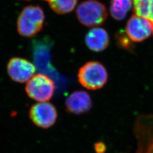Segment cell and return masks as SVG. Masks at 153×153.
Returning a JSON list of instances; mask_svg holds the SVG:
<instances>
[{"mask_svg": "<svg viewBox=\"0 0 153 153\" xmlns=\"http://www.w3.org/2000/svg\"><path fill=\"white\" fill-rule=\"evenodd\" d=\"M76 16L79 22L88 27L103 24L107 18L105 6L97 0H87L78 6Z\"/></svg>", "mask_w": 153, "mask_h": 153, "instance_id": "7a4b0ae2", "label": "cell"}, {"mask_svg": "<svg viewBox=\"0 0 153 153\" xmlns=\"http://www.w3.org/2000/svg\"><path fill=\"white\" fill-rule=\"evenodd\" d=\"M136 153H153V115L140 116L134 125Z\"/></svg>", "mask_w": 153, "mask_h": 153, "instance_id": "5b68a950", "label": "cell"}, {"mask_svg": "<svg viewBox=\"0 0 153 153\" xmlns=\"http://www.w3.org/2000/svg\"><path fill=\"white\" fill-rule=\"evenodd\" d=\"M92 104L91 97L84 91H76L71 93L66 100L67 111L76 115L88 112L91 108Z\"/></svg>", "mask_w": 153, "mask_h": 153, "instance_id": "9c48e42d", "label": "cell"}, {"mask_svg": "<svg viewBox=\"0 0 153 153\" xmlns=\"http://www.w3.org/2000/svg\"><path fill=\"white\" fill-rule=\"evenodd\" d=\"M85 42L89 49L95 52H100L108 45V34L103 28H94L87 33Z\"/></svg>", "mask_w": 153, "mask_h": 153, "instance_id": "30bf717a", "label": "cell"}, {"mask_svg": "<svg viewBox=\"0 0 153 153\" xmlns=\"http://www.w3.org/2000/svg\"><path fill=\"white\" fill-rule=\"evenodd\" d=\"M45 1H48V0H45Z\"/></svg>", "mask_w": 153, "mask_h": 153, "instance_id": "9a60e30c", "label": "cell"}, {"mask_svg": "<svg viewBox=\"0 0 153 153\" xmlns=\"http://www.w3.org/2000/svg\"><path fill=\"white\" fill-rule=\"evenodd\" d=\"M96 150L97 151V152L99 153H102L103 152V150H105L104 145L102 143H98V145H97V146L96 148Z\"/></svg>", "mask_w": 153, "mask_h": 153, "instance_id": "5bb4252c", "label": "cell"}, {"mask_svg": "<svg viewBox=\"0 0 153 153\" xmlns=\"http://www.w3.org/2000/svg\"><path fill=\"white\" fill-rule=\"evenodd\" d=\"M7 73L14 81L19 83L27 82L33 76L36 68L30 61L19 57H14L9 61Z\"/></svg>", "mask_w": 153, "mask_h": 153, "instance_id": "ba28073f", "label": "cell"}, {"mask_svg": "<svg viewBox=\"0 0 153 153\" xmlns=\"http://www.w3.org/2000/svg\"><path fill=\"white\" fill-rule=\"evenodd\" d=\"M48 2L56 13L63 14L73 10L77 0H48Z\"/></svg>", "mask_w": 153, "mask_h": 153, "instance_id": "4fadbf2b", "label": "cell"}, {"mask_svg": "<svg viewBox=\"0 0 153 153\" xmlns=\"http://www.w3.org/2000/svg\"><path fill=\"white\" fill-rule=\"evenodd\" d=\"M135 14L142 16L153 24V0H133Z\"/></svg>", "mask_w": 153, "mask_h": 153, "instance_id": "7c38bea8", "label": "cell"}, {"mask_svg": "<svg viewBox=\"0 0 153 153\" xmlns=\"http://www.w3.org/2000/svg\"><path fill=\"white\" fill-rule=\"evenodd\" d=\"M133 4V0H112L111 14L115 19L120 21L126 18Z\"/></svg>", "mask_w": 153, "mask_h": 153, "instance_id": "8fae6325", "label": "cell"}, {"mask_svg": "<svg viewBox=\"0 0 153 153\" xmlns=\"http://www.w3.org/2000/svg\"><path fill=\"white\" fill-rule=\"evenodd\" d=\"M78 80L84 88L97 90L102 88L108 79L104 66L99 62L91 61L85 64L78 72Z\"/></svg>", "mask_w": 153, "mask_h": 153, "instance_id": "3957f363", "label": "cell"}, {"mask_svg": "<svg viewBox=\"0 0 153 153\" xmlns=\"http://www.w3.org/2000/svg\"><path fill=\"white\" fill-rule=\"evenodd\" d=\"M55 90V84L52 79L42 73L34 75L26 86L28 96L39 102H48L52 98Z\"/></svg>", "mask_w": 153, "mask_h": 153, "instance_id": "277c9868", "label": "cell"}, {"mask_svg": "<svg viewBox=\"0 0 153 153\" xmlns=\"http://www.w3.org/2000/svg\"><path fill=\"white\" fill-rule=\"evenodd\" d=\"M44 18V12L40 6H26L18 16L17 30L23 36H33L43 27Z\"/></svg>", "mask_w": 153, "mask_h": 153, "instance_id": "6da1fadb", "label": "cell"}, {"mask_svg": "<svg viewBox=\"0 0 153 153\" xmlns=\"http://www.w3.org/2000/svg\"><path fill=\"white\" fill-rule=\"evenodd\" d=\"M126 33L132 41L142 42L153 35V24L147 19L135 14L127 22Z\"/></svg>", "mask_w": 153, "mask_h": 153, "instance_id": "52a82bcc", "label": "cell"}, {"mask_svg": "<svg viewBox=\"0 0 153 153\" xmlns=\"http://www.w3.org/2000/svg\"><path fill=\"white\" fill-rule=\"evenodd\" d=\"M29 116L35 126L47 129L55 124L58 114L53 104L45 102L33 104L30 110Z\"/></svg>", "mask_w": 153, "mask_h": 153, "instance_id": "8992f818", "label": "cell"}]
</instances>
